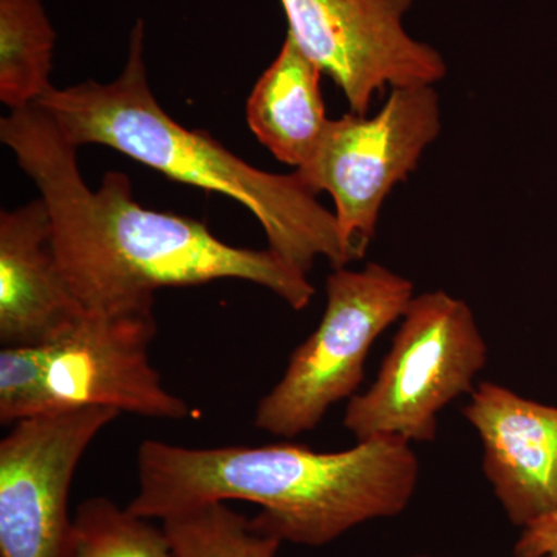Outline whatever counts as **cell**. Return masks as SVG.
Segmentation results:
<instances>
[{
	"instance_id": "6da1fadb",
	"label": "cell",
	"mask_w": 557,
	"mask_h": 557,
	"mask_svg": "<svg viewBox=\"0 0 557 557\" xmlns=\"http://www.w3.org/2000/svg\"><path fill=\"white\" fill-rule=\"evenodd\" d=\"M0 139L49 209L54 252L84 311H153L161 288L226 278L270 289L293 310L309 307V277L270 248L233 247L200 220L141 207L124 172H106L91 190L78 148L39 104L0 120Z\"/></svg>"
},
{
	"instance_id": "7a4b0ae2",
	"label": "cell",
	"mask_w": 557,
	"mask_h": 557,
	"mask_svg": "<svg viewBox=\"0 0 557 557\" xmlns=\"http://www.w3.org/2000/svg\"><path fill=\"white\" fill-rule=\"evenodd\" d=\"M420 461L408 440L380 435L339 453L302 445L185 448L146 440L129 509L163 520L201 505L260 507L255 523L282 542L324 547L351 528L409 507Z\"/></svg>"
},
{
	"instance_id": "3957f363",
	"label": "cell",
	"mask_w": 557,
	"mask_h": 557,
	"mask_svg": "<svg viewBox=\"0 0 557 557\" xmlns=\"http://www.w3.org/2000/svg\"><path fill=\"white\" fill-rule=\"evenodd\" d=\"M145 42L146 24L138 20L119 78L51 87L38 104L75 148L106 146L183 185L236 200L258 219L267 248L300 273L309 274L318 258L344 269L350 258L335 214L298 171L258 170L208 132L186 129L168 115L149 87Z\"/></svg>"
},
{
	"instance_id": "277c9868",
	"label": "cell",
	"mask_w": 557,
	"mask_h": 557,
	"mask_svg": "<svg viewBox=\"0 0 557 557\" xmlns=\"http://www.w3.org/2000/svg\"><path fill=\"white\" fill-rule=\"evenodd\" d=\"M486 359L485 339L465 300L443 289L413 296L376 380L348 399L344 428L357 442L380 435L432 442L438 413L472 394Z\"/></svg>"
},
{
	"instance_id": "5b68a950",
	"label": "cell",
	"mask_w": 557,
	"mask_h": 557,
	"mask_svg": "<svg viewBox=\"0 0 557 557\" xmlns=\"http://www.w3.org/2000/svg\"><path fill=\"white\" fill-rule=\"evenodd\" d=\"M325 292L318 329L293 351L284 376L256 409L255 426L277 437L313 431L332 406L357 394L370 348L413 299L409 278L373 262L359 271L336 269Z\"/></svg>"
},
{
	"instance_id": "8992f818",
	"label": "cell",
	"mask_w": 557,
	"mask_h": 557,
	"mask_svg": "<svg viewBox=\"0 0 557 557\" xmlns=\"http://www.w3.org/2000/svg\"><path fill=\"white\" fill-rule=\"evenodd\" d=\"M442 131L434 86L392 89L376 115L330 120L317 156L298 171L314 193H329L348 258L361 259L388 194L417 170Z\"/></svg>"
},
{
	"instance_id": "52a82bcc",
	"label": "cell",
	"mask_w": 557,
	"mask_h": 557,
	"mask_svg": "<svg viewBox=\"0 0 557 557\" xmlns=\"http://www.w3.org/2000/svg\"><path fill=\"white\" fill-rule=\"evenodd\" d=\"M288 35L335 81L351 113L364 116L387 87L434 86L446 76L434 47L410 38L413 0H281Z\"/></svg>"
},
{
	"instance_id": "ba28073f",
	"label": "cell",
	"mask_w": 557,
	"mask_h": 557,
	"mask_svg": "<svg viewBox=\"0 0 557 557\" xmlns=\"http://www.w3.org/2000/svg\"><path fill=\"white\" fill-rule=\"evenodd\" d=\"M119 416L76 408L13 424L0 443V557H73V475Z\"/></svg>"
},
{
	"instance_id": "9c48e42d",
	"label": "cell",
	"mask_w": 557,
	"mask_h": 557,
	"mask_svg": "<svg viewBox=\"0 0 557 557\" xmlns=\"http://www.w3.org/2000/svg\"><path fill=\"white\" fill-rule=\"evenodd\" d=\"M153 311L106 314L84 311L46 347L51 412L106 408L161 420H183L190 408L164 388L150 366Z\"/></svg>"
},
{
	"instance_id": "30bf717a",
	"label": "cell",
	"mask_w": 557,
	"mask_h": 557,
	"mask_svg": "<svg viewBox=\"0 0 557 557\" xmlns=\"http://www.w3.org/2000/svg\"><path fill=\"white\" fill-rule=\"evenodd\" d=\"M483 445V472L512 525L557 509V408L483 381L465 406Z\"/></svg>"
},
{
	"instance_id": "8fae6325",
	"label": "cell",
	"mask_w": 557,
	"mask_h": 557,
	"mask_svg": "<svg viewBox=\"0 0 557 557\" xmlns=\"http://www.w3.org/2000/svg\"><path fill=\"white\" fill-rule=\"evenodd\" d=\"M84 313L51 239L42 199L0 212V343L38 346Z\"/></svg>"
},
{
	"instance_id": "7c38bea8",
	"label": "cell",
	"mask_w": 557,
	"mask_h": 557,
	"mask_svg": "<svg viewBox=\"0 0 557 557\" xmlns=\"http://www.w3.org/2000/svg\"><path fill=\"white\" fill-rule=\"evenodd\" d=\"M322 70L287 35L247 102L249 129L281 163L304 170L317 156L330 120Z\"/></svg>"
},
{
	"instance_id": "4fadbf2b",
	"label": "cell",
	"mask_w": 557,
	"mask_h": 557,
	"mask_svg": "<svg viewBox=\"0 0 557 557\" xmlns=\"http://www.w3.org/2000/svg\"><path fill=\"white\" fill-rule=\"evenodd\" d=\"M57 39L40 0H0V101L10 112L38 104L53 87Z\"/></svg>"
},
{
	"instance_id": "5bb4252c",
	"label": "cell",
	"mask_w": 557,
	"mask_h": 557,
	"mask_svg": "<svg viewBox=\"0 0 557 557\" xmlns=\"http://www.w3.org/2000/svg\"><path fill=\"white\" fill-rule=\"evenodd\" d=\"M161 523L175 557H276L282 544L226 502L201 505Z\"/></svg>"
},
{
	"instance_id": "9a60e30c",
	"label": "cell",
	"mask_w": 557,
	"mask_h": 557,
	"mask_svg": "<svg viewBox=\"0 0 557 557\" xmlns=\"http://www.w3.org/2000/svg\"><path fill=\"white\" fill-rule=\"evenodd\" d=\"M73 557H175L163 527L120 508L108 497H90L73 518Z\"/></svg>"
},
{
	"instance_id": "2e32d148",
	"label": "cell",
	"mask_w": 557,
	"mask_h": 557,
	"mask_svg": "<svg viewBox=\"0 0 557 557\" xmlns=\"http://www.w3.org/2000/svg\"><path fill=\"white\" fill-rule=\"evenodd\" d=\"M46 386V347L10 346L0 351V421H20L49 416Z\"/></svg>"
},
{
	"instance_id": "e0dca14e",
	"label": "cell",
	"mask_w": 557,
	"mask_h": 557,
	"mask_svg": "<svg viewBox=\"0 0 557 557\" xmlns=\"http://www.w3.org/2000/svg\"><path fill=\"white\" fill-rule=\"evenodd\" d=\"M516 557H557V509L523 528L515 545Z\"/></svg>"
},
{
	"instance_id": "ac0fdd59",
	"label": "cell",
	"mask_w": 557,
	"mask_h": 557,
	"mask_svg": "<svg viewBox=\"0 0 557 557\" xmlns=\"http://www.w3.org/2000/svg\"><path fill=\"white\" fill-rule=\"evenodd\" d=\"M412 557H424V556H412Z\"/></svg>"
}]
</instances>
